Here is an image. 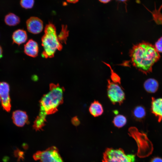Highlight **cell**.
Here are the masks:
<instances>
[{
  "instance_id": "9a60e30c",
  "label": "cell",
  "mask_w": 162,
  "mask_h": 162,
  "mask_svg": "<svg viewBox=\"0 0 162 162\" xmlns=\"http://www.w3.org/2000/svg\"><path fill=\"white\" fill-rule=\"evenodd\" d=\"M89 111L92 115L96 117L103 114L104 110L102 104L98 101L95 100L91 104Z\"/></svg>"
},
{
  "instance_id": "83f0119b",
  "label": "cell",
  "mask_w": 162,
  "mask_h": 162,
  "mask_svg": "<svg viewBox=\"0 0 162 162\" xmlns=\"http://www.w3.org/2000/svg\"><path fill=\"white\" fill-rule=\"evenodd\" d=\"M100 2L105 4V3H107L109 2L110 1H111V0H98Z\"/></svg>"
},
{
  "instance_id": "5b68a950",
  "label": "cell",
  "mask_w": 162,
  "mask_h": 162,
  "mask_svg": "<svg viewBox=\"0 0 162 162\" xmlns=\"http://www.w3.org/2000/svg\"><path fill=\"white\" fill-rule=\"evenodd\" d=\"M135 155L126 154L122 148H107L103 153L102 162H135Z\"/></svg>"
},
{
  "instance_id": "cb8c5ba5",
  "label": "cell",
  "mask_w": 162,
  "mask_h": 162,
  "mask_svg": "<svg viewBox=\"0 0 162 162\" xmlns=\"http://www.w3.org/2000/svg\"><path fill=\"white\" fill-rule=\"evenodd\" d=\"M111 78L112 82L116 83H121L120 78L119 76L116 73L112 71Z\"/></svg>"
},
{
  "instance_id": "30bf717a",
  "label": "cell",
  "mask_w": 162,
  "mask_h": 162,
  "mask_svg": "<svg viewBox=\"0 0 162 162\" xmlns=\"http://www.w3.org/2000/svg\"><path fill=\"white\" fill-rule=\"evenodd\" d=\"M151 110L158 122H160L162 120V98H155L152 97Z\"/></svg>"
},
{
  "instance_id": "3957f363",
  "label": "cell",
  "mask_w": 162,
  "mask_h": 162,
  "mask_svg": "<svg viewBox=\"0 0 162 162\" xmlns=\"http://www.w3.org/2000/svg\"><path fill=\"white\" fill-rule=\"evenodd\" d=\"M41 41L44 48L42 55L45 58L53 57L57 50L62 49V46L58 39L56 27L51 22L46 26Z\"/></svg>"
},
{
  "instance_id": "484cf974",
  "label": "cell",
  "mask_w": 162,
  "mask_h": 162,
  "mask_svg": "<svg viewBox=\"0 0 162 162\" xmlns=\"http://www.w3.org/2000/svg\"><path fill=\"white\" fill-rule=\"evenodd\" d=\"M150 162H162V158L159 157H155L152 159Z\"/></svg>"
},
{
  "instance_id": "9c48e42d",
  "label": "cell",
  "mask_w": 162,
  "mask_h": 162,
  "mask_svg": "<svg viewBox=\"0 0 162 162\" xmlns=\"http://www.w3.org/2000/svg\"><path fill=\"white\" fill-rule=\"evenodd\" d=\"M26 25L28 32L34 34L40 33L43 29V21L37 17L32 16L28 19Z\"/></svg>"
},
{
  "instance_id": "277c9868",
  "label": "cell",
  "mask_w": 162,
  "mask_h": 162,
  "mask_svg": "<svg viewBox=\"0 0 162 162\" xmlns=\"http://www.w3.org/2000/svg\"><path fill=\"white\" fill-rule=\"evenodd\" d=\"M128 134L136 141L138 146L137 155L140 158H144L149 155L153 149V145L146 134L139 131L134 127L128 129Z\"/></svg>"
},
{
  "instance_id": "d6986e66",
  "label": "cell",
  "mask_w": 162,
  "mask_h": 162,
  "mask_svg": "<svg viewBox=\"0 0 162 162\" xmlns=\"http://www.w3.org/2000/svg\"><path fill=\"white\" fill-rule=\"evenodd\" d=\"M127 122V118L124 116L122 115H118L114 118L112 122L116 127L121 128L126 124Z\"/></svg>"
},
{
  "instance_id": "f1b7e54d",
  "label": "cell",
  "mask_w": 162,
  "mask_h": 162,
  "mask_svg": "<svg viewBox=\"0 0 162 162\" xmlns=\"http://www.w3.org/2000/svg\"><path fill=\"white\" fill-rule=\"evenodd\" d=\"M2 57V50L0 46V59Z\"/></svg>"
},
{
  "instance_id": "7a4b0ae2",
  "label": "cell",
  "mask_w": 162,
  "mask_h": 162,
  "mask_svg": "<svg viewBox=\"0 0 162 162\" xmlns=\"http://www.w3.org/2000/svg\"><path fill=\"white\" fill-rule=\"evenodd\" d=\"M64 89L58 84L51 83L50 91L44 94L40 101V109L47 115L53 114L58 110V106L63 102Z\"/></svg>"
},
{
  "instance_id": "d4e9b609",
  "label": "cell",
  "mask_w": 162,
  "mask_h": 162,
  "mask_svg": "<svg viewBox=\"0 0 162 162\" xmlns=\"http://www.w3.org/2000/svg\"><path fill=\"white\" fill-rule=\"evenodd\" d=\"M72 123L75 126H77L80 123V122L77 117L76 116L73 117L71 120Z\"/></svg>"
},
{
  "instance_id": "f546056e",
  "label": "cell",
  "mask_w": 162,
  "mask_h": 162,
  "mask_svg": "<svg viewBox=\"0 0 162 162\" xmlns=\"http://www.w3.org/2000/svg\"><path fill=\"white\" fill-rule=\"evenodd\" d=\"M117 1L120 2H122L125 4H126V2L128 1V0H116Z\"/></svg>"
},
{
  "instance_id": "5bb4252c",
  "label": "cell",
  "mask_w": 162,
  "mask_h": 162,
  "mask_svg": "<svg viewBox=\"0 0 162 162\" xmlns=\"http://www.w3.org/2000/svg\"><path fill=\"white\" fill-rule=\"evenodd\" d=\"M145 90L150 93H155L158 90L159 84L158 81L154 78H149L146 80L143 84Z\"/></svg>"
},
{
  "instance_id": "2e32d148",
  "label": "cell",
  "mask_w": 162,
  "mask_h": 162,
  "mask_svg": "<svg viewBox=\"0 0 162 162\" xmlns=\"http://www.w3.org/2000/svg\"><path fill=\"white\" fill-rule=\"evenodd\" d=\"M47 114L44 110H40L38 116L35 120L33 125V128L36 130H42L46 122V117Z\"/></svg>"
},
{
  "instance_id": "4fadbf2b",
  "label": "cell",
  "mask_w": 162,
  "mask_h": 162,
  "mask_svg": "<svg viewBox=\"0 0 162 162\" xmlns=\"http://www.w3.org/2000/svg\"><path fill=\"white\" fill-rule=\"evenodd\" d=\"M26 32L24 30L18 29L15 31L12 35L13 42L20 45L25 43L27 39Z\"/></svg>"
},
{
  "instance_id": "e0dca14e",
  "label": "cell",
  "mask_w": 162,
  "mask_h": 162,
  "mask_svg": "<svg viewBox=\"0 0 162 162\" xmlns=\"http://www.w3.org/2000/svg\"><path fill=\"white\" fill-rule=\"evenodd\" d=\"M6 24L10 26H14L17 25L20 22V17L14 13H10L7 14L4 18Z\"/></svg>"
},
{
  "instance_id": "ac0fdd59",
  "label": "cell",
  "mask_w": 162,
  "mask_h": 162,
  "mask_svg": "<svg viewBox=\"0 0 162 162\" xmlns=\"http://www.w3.org/2000/svg\"><path fill=\"white\" fill-rule=\"evenodd\" d=\"M134 118L138 121L143 119L146 115V111L144 107L141 106H136L132 112Z\"/></svg>"
},
{
  "instance_id": "7402d4cb",
  "label": "cell",
  "mask_w": 162,
  "mask_h": 162,
  "mask_svg": "<svg viewBox=\"0 0 162 162\" xmlns=\"http://www.w3.org/2000/svg\"><path fill=\"white\" fill-rule=\"evenodd\" d=\"M34 3V0H20L21 6L25 9H29L32 8Z\"/></svg>"
},
{
  "instance_id": "8fae6325",
  "label": "cell",
  "mask_w": 162,
  "mask_h": 162,
  "mask_svg": "<svg viewBox=\"0 0 162 162\" xmlns=\"http://www.w3.org/2000/svg\"><path fill=\"white\" fill-rule=\"evenodd\" d=\"M12 118L14 123L17 126H24L28 120V116L24 111L17 110L13 112Z\"/></svg>"
},
{
  "instance_id": "7c38bea8",
  "label": "cell",
  "mask_w": 162,
  "mask_h": 162,
  "mask_svg": "<svg viewBox=\"0 0 162 162\" xmlns=\"http://www.w3.org/2000/svg\"><path fill=\"white\" fill-rule=\"evenodd\" d=\"M39 48L38 44L34 40L30 39L24 46V52L27 56L32 57H36L38 54Z\"/></svg>"
},
{
  "instance_id": "8992f818",
  "label": "cell",
  "mask_w": 162,
  "mask_h": 162,
  "mask_svg": "<svg viewBox=\"0 0 162 162\" xmlns=\"http://www.w3.org/2000/svg\"><path fill=\"white\" fill-rule=\"evenodd\" d=\"M33 158L35 160H39V162H64L58 149L55 146L37 151L34 154Z\"/></svg>"
},
{
  "instance_id": "44dd1931",
  "label": "cell",
  "mask_w": 162,
  "mask_h": 162,
  "mask_svg": "<svg viewBox=\"0 0 162 162\" xmlns=\"http://www.w3.org/2000/svg\"><path fill=\"white\" fill-rule=\"evenodd\" d=\"M162 8V4L158 9L157 10L155 8L153 12L150 11L152 14L153 20L158 24H162V14L160 12Z\"/></svg>"
},
{
  "instance_id": "4316f807",
  "label": "cell",
  "mask_w": 162,
  "mask_h": 162,
  "mask_svg": "<svg viewBox=\"0 0 162 162\" xmlns=\"http://www.w3.org/2000/svg\"><path fill=\"white\" fill-rule=\"evenodd\" d=\"M69 3H75L77 2L79 0H66Z\"/></svg>"
},
{
  "instance_id": "6da1fadb",
  "label": "cell",
  "mask_w": 162,
  "mask_h": 162,
  "mask_svg": "<svg viewBox=\"0 0 162 162\" xmlns=\"http://www.w3.org/2000/svg\"><path fill=\"white\" fill-rule=\"evenodd\" d=\"M130 56L133 65L146 75L152 72L153 65L160 57L154 46L145 41L134 45Z\"/></svg>"
},
{
  "instance_id": "ffe728a7",
  "label": "cell",
  "mask_w": 162,
  "mask_h": 162,
  "mask_svg": "<svg viewBox=\"0 0 162 162\" xmlns=\"http://www.w3.org/2000/svg\"><path fill=\"white\" fill-rule=\"evenodd\" d=\"M68 33L67 26L66 25H62L61 31L58 36L59 40L61 43H66L67 38L68 36Z\"/></svg>"
},
{
  "instance_id": "52a82bcc",
  "label": "cell",
  "mask_w": 162,
  "mask_h": 162,
  "mask_svg": "<svg viewBox=\"0 0 162 162\" xmlns=\"http://www.w3.org/2000/svg\"><path fill=\"white\" fill-rule=\"evenodd\" d=\"M107 96L114 104H122L125 99V95L122 88L117 83L108 81Z\"/></svg>"
},
{
  "instance_id": "603a6c76",
  "label": "cell",
  "mask_w": 162,
  "mask_h": 162,
  "mask_svg": "<svg viewBox=\"0 0 162 162\" xmlns=\"http://www.w3.org/2000/svg\"><path fill=\"white\" fill-rule=\"evenodd\" d=\"M154 46L158 52L162 53V36L155 43Z\"/></svg>"
},
{
  "instance_id": "ba28073f",
  "label": "cell",
  "mask_w": 162,
  "mask_h": 162,
  "mask_svg": "<svg viewBox=\"0 0 162 162\" xmlns=\"http://www.w3.org/2000/svg\"><path fill=\"white\" fill-rule=\"evenodd\" d=\"M9 91V86L7 83L0 82V98L2 106L3 109L8 112H10L11 107Z\"/></svg>"
},
{
  "instance_id": "4dcf8cb0",
  "label": "cell",
  "mask_w": 162,
  "mask_h": 162,
  "mask_svg": "<svg viewBox=\"0 0 162 162\" xmlns=\"http://www.w3.org/2000/svg\"><path fill=\"white\" fill-rule=\"evenodd\" d=\"M0 100H1V98H0Z\"/></svg>"
}]
</instances>
